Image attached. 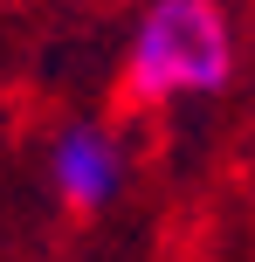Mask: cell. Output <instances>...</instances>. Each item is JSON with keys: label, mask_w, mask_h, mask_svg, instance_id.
<instances>
[{"label": "cell", "mask_w": 255, "mask_h": 262, "mask_svg": "<svg viewBox=\"0 0 255 262\" xmlns=\"http://www.w3.org/2000/svg\"><path fill=\"white\" fill-rule=\"evenodd\" d=\"M235 83V28L221 0H152L131 28L124 90L138 104H200Z\"/></svg>", "instance_id": "6da1fadb"}, {"label": "cell", "mask_w": 255, "mask_h": 262, "mask_svg": "<svg viewBox=\"0 0 255 262\" xmlns=\"http://www.w3.org/2000/svg\"><path fill=\"white\" fill-rule=\"evenodd\" d=\"M124 180H131V152L110 124L76 118L49 138V186L69 214H104L124 193Z\"/></svg>", "instance_id": "7a4b0ae2"}]
</instances>
